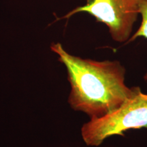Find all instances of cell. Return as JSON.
I'll return each instance as SVG.
<instances>
[{"mask_svg":"<svg viewBox=\"0 0 147 147\" xmlns=\"http://www.w3.org/2000/svg\"><path fill=\"white\" fill-rule=\"evenodd\" d=\"M142 128L147 129V94L138 87L134 94L117 109L84 123L81 134L87 145L99 146L112 136H124L129 129Z\"/></svg>","mask_w":147,"mask_h":147,"instance_id":"2","label":"cell"},{"mask_svg":"<svg viewBox=\"0 0 147 147\" xmlns=\"http://www.w3.org/2000/svg\"><path fill=\"white\" fill-rule=\"evenodd\" d=\"M51 49L67 69L71 85L68 104L90 119L112 113L136 91L138 87L125 84V68L119 61L82 59L67 52L59 42L51 44Z\"/></svg>","mask_w":147,"mask_h":147,"instance_id":"1","label":"cell"},{"mask_svg":"<svg viewBox=\"0 0 147 147\" xmlns=\"http://www.w3.org/2000/svg\"><path fill=\"white\" fill-rule=\"evenodd\" d=\"M140 14L142 16V22L137 32L131 37H130L128 41L125 44L133 42L140 37H143L147 39V0H140ZM144 80L147 82V72L144 76Z\"/></svg>","mask_w":147,"mask_h":147,"instance_id":"4","label":"cell"},{"mask_svg":"<svg viewBox=\"0 0 147 147\" xmlns=\"http://www.w3.org/2000/svg\"><path fill=\"white\" fill-rule=\"evenodd\" d=\"M140 0H87L65 16L57 18L68 19L77 13L84 12L93 16L97 22L105 24L113 40L127 42L140 14Z\"/></svg>","mask_w":147,"mask_h":147,"instance_id":"3","label":"cell"}]
</instances>
